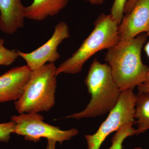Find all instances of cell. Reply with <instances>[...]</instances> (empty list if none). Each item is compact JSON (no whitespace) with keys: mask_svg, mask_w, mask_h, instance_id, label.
Wrapping results in <instances>:
<instances>
[{"mask_svg":"<svg viewBox=\"0 0 149 149\" xmlns=\"http://www.w3.org/2000/svg\"><path fill=\"white\" fill-rule=\"evenodd\" d=\"M57 67L47 63L32 71L21 97L15 102L19 114L48 111L55 103Z\"/></svg>","mask_w":149,"mask_h":149,"instance_id":"277c9868","label":"cell"},{"mask_svg":"<svg viewBox=\"0 0 149 149\" xmlns=\"http://www.w3.org/2000/svg\"><path fill=\"white\" fill-rule=\"evenodd\" d=\"M25 6L20 0H0V29L12 35L24 27Z\"/></svg>","mask_w":149,"mask_h":149,"instance_id":"30bf717a","label":"cell"},{"mask_svg":"<svg viewBox=\"0 0 149 149\" xmlns=\"http://www.w3.org/2000/svg\"><path fill=\"white\" fill-rule=\"evenodd\" d=\"M134 89L121 91L119 100L95 133L85 135L88 149H100L111 133L126 124H135L136 95Z\"/></svg>","mask_w":149,"mask_h":149,"instance_id":"5b68a950","label":"cell"},{"mask_svg":"<svg viewBox=\"0 0 149 149\" xmlns=\"http://www.w3.org/2000/svg\"><path fill=\"white\" fill-rule=\"evenodd\" d=\"M44 118L39 113H21L11 117L15 123L14 133L23 136L26 141L37 143L41 138L53 140L61 145L79 134L76 128L61 130L59 127L44 122Z\"/></svg>","mask_w":149,"mask_h":149,"instance_id":"8992f818","label":"cell"},{"mask_svg":"<svg viewBox=\"0 0 149 149\" xmlns=\"http://www.w3.org/2000/svg\"><path fill=\"white\" fill-rule=\"evenodd\" d=\"M128 0H114L111 10V15L118 25L123 17L124 8Z\"/></svg>","mask_w":149,"mask_h":149,"instance_id":"9a60e30c","label":"cell"},{"mask_svg":"<svg viewBox=\"0 0 149 149\" xmlns=\"http://www.w3.org/2000/svg\"><path fill=\"white\" fill-rule=\"evenodd\" d=\"M131 124H126L116 131L111 139V146L108 149H123V141L128 137L136 135V129ZM133 149H143L136 147Z\"/></svg>","mask_w":149,"mask_h":149,"instance_id":"4fadbf2b","label":"cell"},{"mask_svg":"<svg viewBox=\"0 0 149 149\" xmlns=\"http://www.w3.org/2000/svg\"><path fill=\"white\" fill-rule=\"evenodd\" d=\"M15 123L13 121L0 123V142L7 143L9 141L11 134L14 133Z\"/></svg>","mask_w":149,"mask_h":149,"instance_id":"2e32d148","label":"cell"},{"mask_svg":"<svg viewBox=\"0 0 149 149\" xmlns=\"http://www.w3.org/2000/svg\"><path fill=\"white\" fill-rule=\"evenodd\" d=\"M93 5H101L104 3V0H85Z\"/></svg>","mask_w":149,"mask_h":149,"instance_id":"44dd1931","label":"cell"},{"mask_svg":"<svg viewBox=\"0 0 149 149\" xmlns=\"http://www.w3.org/2000/svg\"><path fill=\"white\" fill-rule=\"evenodd\" d=\"M135 118L137 124L136 135L149 130V91L139 92L136 96Z\"/></svg>","mask_w":149,"mask_h":149,"instance_id":"7c38bea8","label":"cell"},{"mask_svg":"<svg viewBox=\"0 0 149 149\" xmlns=\"http://www.w3.org/2000/svg\"><path fill=\"white\" fill-rule=\"evenodd\" d=\"M94 29L72 55L57 67V76L61 73L75 74L97 52L108 50L119 41L118 25L111 14L102 13L94 22Z\"/></svg>","mask_w":149,"mask_h":149,"instance_id":"3957f363","label":"cell"},{"mask_svg":"<svg viewBox=\"0 0 149 149\" xmlns=\"http://www.w3.org/2000/svg\"><path fill=\"white\" fill-rule=\"evenodd\" d=\"M137 1V0H128L124 8V13L126 14L129 13L132 10Z\"/></svg>","mask_w":149,"mask_h":149,"instance_id":"e0dca14e","label":"cell"},{"mask_svg":"<svg viewBox=\"0 0 149 149\" xmlns=\"http://www.w3.org/2000/svg\"><path fill=\"white\" fill-rule=\"evenodd\" d=\"M70 37L69 27L66 23L60 22L56 25L52 37L47 42L31 52L18 51L19 56L26 61L33 71L48 63H54L60 58L58 52V46Z\"/></svg>","mask_w":149,"mask_h":149,"instance_id":"52a82bcc","label":"cell"},{"mask_svg":"<svg viewBox=\"0 0 149 149\" xmlns=\"http://www.w3.org/2000/svg\"><path fill=\"white\" fill-rule=\"evenodd\" d=\"M32 72L26 65L15 67L0 75V103L20 98Z\"/></svg>","mask_w":149,"mask_h":149,"instance_id":"9c48e42d","label":"cell"},{"mask_svg":"<svg viewBox=\"0 0 149 149\" xmlns=\"http://www.w3.org/2000/svg\"><path fill=\"white\" fill-rule=\"evenodd\" d=\"M5 40L0 39V66L11 65L18 58V51L16 49H9L4 46Z\"/></svg>","mask_w":149,"mask_h":149,"instance_id":"5bb4252c","label":"cell"},{"mask_svg":"<svg viewBox=\"0 0 149 149\" xmlns=\"http://www.w3.org/2000/svg\"><path fill=\"white\" fill-rule=\"evenodd\" d=\"M69 0H33L25 7V18L41 21L59 13L66 6Z\"/></svg>","mask_w":149,"mask_h":149,"instance_id":"8fae6325","label":"cell"},{"mask_svg":"<svg viewBox=\"0 0 149 149\" xmlns=\"http://www.w3.org/2000/svg\"><path fill=\"white\" fill-rule=\"evenodd\" d=\"M56 141L52 140H47V143L45 149H56Z\"/></svg>","mask_w":149,"mask_h":149,"instance_id":"d6986e66","label":"cell"},{"mask_svg":"<svg viewBox=\"0 0 149 149\" xmlns=\"http://www.w3.org/2000/svg\"><path fill=\"white\" fill-rule=\"evenodd\" d=\"M85 83L91 94L90 102L83 111L67 116L75 119L95 118L109 112L117 103L120 91L112 75L110 67L97 58L91 64Z\"/></svg>","mask_w":149,"mask_h":149,"instance_id":"7a4b0ae2","label":"cell"},{"mask_svg":"<svg viewBox=\"0 0 149 149\" xmlns=\"http://www.w3.org/2000/svg\"><path fill=\"white\" fill-rule=\"evenodd\" d=\"M148 39L147 33H142L130 40L119 41L107 50L104 60L121 92L145 83L149 67L143 63L141 52Z\"/></svg>","mask_w":149,"mask_h":149,"instance_id":"6da1fadb","label":"cell"},{"mask_svg":"<svg viewBox=\"0 0 149 149\" xmlns=\"http://www.w3.org/2000/svg\"><path fill=\"white\" fill-rule=\"evenodd\" d=\"M147 34L148 36V40L146 44L144 46V50L149 58V32L147 33ZM143 84H149V69L148 74H147L146 79V81H145V83Z\"/></svg>","mask_w":149,"mask_h":149,"instance_id":"ac0fdd59","label":"cell"},{"mask_svg":"<svg viewBox=\"0 0 149 149\" xmlns=\"http://www.w3.org/2000/svg\"><path fill=\"white\" fill-rule=\"evenodd\" d=\"M139 92H145L149 91V84H141L138 86Z\"/></svg>","mask_w":149,"mask_h":149,"instance_id":"ffe728a7","label":"cell"},{"mask_svg":"<svg viewBox=\"0 0 149 149\" xmlns=\"http://www.w3.org/2000/svg\"><path fill=\"white\" fill-rule=\"evenodd\" d=\"M149 32V0H137L118 26L119 41L132 39Z\"/></svg>","mask_w":149,"mask_h":149,"instance_id":"ba28073f","label":"cell"}]
</instances>
